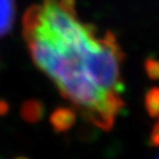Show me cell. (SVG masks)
Listing matches in <instances>:
<instances>
[{
    "instance_id": "obj_3",
    "label": "cell",
    "mask_w": 159,
    "mask_h": 159,
    "mask_svg": "<svg viewBox=\"0 0 159 159\" xmlns=\"http://www.w3.org/2000/svg\"><path fill=\"white\" fill-rule=\"evenodd\" d=\"M147 107L150 114L155 115L159 113V89H154L148 94L147 98Z\"/></svg>"
},
{
    "instance_id": "obj_5",
    "label": "cell",
    "mask_w": 159,
    "mask_h": 159,
    "mask_svg": "<svg viewBox=\"0 0 159 159\" xmlns=\"http://www.w3.org/2000/svg\"><path fill=\"white\" fill-rule=\"evenodd\" d=\"M157 159H159V157H158V158H157Z\"/></svg>"
},
{
    "instance_id": "obj_1",
    "label": "cell",
    "mask_w": 159,
    "mask_h": 159,
    "mask_svg": "<svg viewBox=\"0 0 159 159\" xmlns=\"http://www.w3.org/2000/svg\"><path fill=\"white\" fill-rule=\"evenodd\" d=\"M23 34L35 65L87 120L109 130L124 107L123 52L113 33L79 19L74 0L30 7Z\"/></svg>"
},
{
    "instance_id": "obj_4",
    "label": "cell",
    "mask_w": 159,
    "mask_h": 159,
    "mask_svg": "<svg viewBox=\"0 0 159 159\" xmlns=\"http://www.w3.org/2000/svg\"><path fill=\"white\" fill-rule=\"evenodd\" d=\"M152 138H153V143L159 145V123L157 124V127H155V129L153 132V137Z\"/></svg>"
},
{
    "instance_id": "obj_2",
    "label": "cell",
    "mask_w": 159,
    "mask_h": 159,
    "mask_svg": "<svg viewBox=\"0 0 159 159\" xmlns=\"http://www.w3.org/2000/svg\"><path fill=\"white\" fill-rule=\"evenodd\" d=\"M14 0H0V36H4L10 31L14 23Z\"/></svg>"
}]
</instances>
